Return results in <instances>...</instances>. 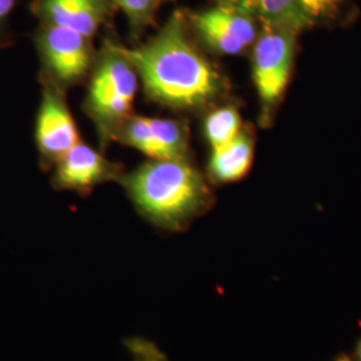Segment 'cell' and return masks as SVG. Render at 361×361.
I'll use <instances>...</instances> for the list:
<instances>
[{
    "label": "cell",
    "instance_id": "obj_11",
    "mask_svg": "<svg viewBox=\"0 0 361 361\" xmlns=\"http://www.w3.org/2000/svg\"><path fill=\"white\" fill-rule=\"evenodd\" d=\"M224 4H231L241 8L252 16H256L261 23L285 25L301 30L308 26L300 13L297 0H219Z\"/></svg>",
    "mask_w": 361,
    "mask_h": 361
},
{
    "label": "cell",
    "instance_id": "obj_14",
    "mask_svg": "<svg viewBox=\"0 0 361 361\" xmlns=\"http://www.w3.org/2000/svg\"><path fill=\"white\" fill-rule=\"evenodd\" d=\"M341 0H297L300 13L310 25L335 10Z\"/></svg>",
    "mask_w": 361,
    "mask_h": 361
},
{
    "label": "cell",
    "instance_id": "obj_8",
    "mask_svg": "<svg viewBox=\"0 0 361 361\" xmlns=\"http://www.w3.org/2000/svg\"><path fill=\"white\" fill-rule=\"evenodd\" d=\"M118 174V165L90 146L79 142L56 162L52 183L61 190L89 193L92 188L116 178Z\"/></svg>",
    "mask_w": 361,
    "mask_h": 361
},
{
    "label": "cell",
    "instance_id": "obj_13",
    "mask_svg": "<svg viewBox=\"0 0 361 361\" xmlns=\"http://www.w3.org/2000/svg\"><path fill=\"white\" fill-rule=\"evenodd\" d=\"M129 19L134 32H141L146 27L154 23V15L159 0H111Z\"/></svg>",
    "mask_w": 361,
    "mask_h": 361
},
{
    "label": "cell",
    "instance_id": "obj_5",
    "mask_svg": "<svg viewBox=\"0 0 361 361\" xmlns=\"http://www.w3.org/2000/svg\"><path fill=\"white\" fill-rule=\"evenodd\" d=\"M37 47L46 67L44 74L62 89L87 77L94 62L91 39L63 27L43 25Z\"/></svg>",
    "mask_w": 361,
    "mask_h": 361
},
{
    "label": "cell",
    "instance_id": "obj_16",
    "mask_svg": "<svg viewBox=\"0 0 361 361\" xmlns=\"http://www.w3.org/2000/svg\"><path fill=\"white\" fill-rule=\"evenodd\" d=\"M357 355H359V357L361 359V343L359 344V348H357Z\"/></svg>",
    "mask_w": 361,
    "mask_h": 361
},
{
    "label": "cell",
    "instance_id": "obj_6",
    "mask_svg": "<svg viewBox=\"0 0 361 361\" xmlns=\"http://www.w3.org/2000/svg\"><path fill=\"white\" fill-rule=\"evenodd\" d=\"M42 102L37 116L35 138L40 158L51 165L79 143L75 121L66 104L63 89L47 74L42 75Z\"/></svg>",
    "mask_w": 361,
    "mask_h": 361
},
{
    "label": "cell",
    "instance_id": "obj_12",
    "mask_svg": "<svg viewBox=\"0 0 361 361\" xmlns=\"http://www.w3.org/2000/svg\"><path fill=\"white\" fill-rule=\"evenodd\" d=\"M204 130L212 150L219 149L233 141L241 133V116L233 106H222L207 114Z\"/></svg>",
    "mask_w": 361,
    "mask_h": 361
},
{
    "label": "cell",
    "instance_id": "obj_7",
    "mask_svg": "<svg viewBox=\"0 0 361 361\" xmlns=\"http://www.w3.org/2000/svg\"><path fill=\"white\" fill-rule=\"evenodd\" d=\"M197 37L213 51L235 55L257 39V28L250 13L231 4L219 3L207 11L189 15Z\"/></svg>",
    "mask_w": 361,
    "mask_h": 361
},
{
    "label": "cell",
    "instance_id": "obj_2",
    "mask_svg": "<svg viewBox=\"0 0 361 361\" xmlns=\"http://www.w3.org/2000/svg\"><path fill=\"white\" fill-rule=\"evenodd\" d=\"M121 183L143 219L165 232H182L204 214L213 194L188 159H152Z\"/></svg>",
    "mask_w": 361,
    "mask_h": 361
},
{
    "label": "cell",
    "instance_id": "obj_4",
    "mask_svg": "<svg viewBox=\"0 0 361 361\" xmlns=\"http://www.w3.org/2000/svg\"><path fill=\"white\" fill-rule=\"evenodd\" d=\"M298 30L285 25L262 23L253 49L252 70L262 121H268L288 86Z\"/></svg>",
    "mask_w": 361,
    "mask_h": 361
},
{
    "label": "cell",
    "instance_id": "obj_9",
    "mask_svg": "<svg viewBox=\"0 0 361 361\" xmlns=\"http://www.w3.org/2000/svg\"><path fill=\"white\" fill-rule=\"evenodd\" d=\"M32 10L43 25L68 28L89 39L107 13L106 0H35Z\"/></svg>",
    "mask_w": 361,
    "mask_h": 361
},
{
    "label": "cell",
    "instance_id": "obj_17",
    "mask_svg": "<svg viewBox=\"0 0 361 361\" xmlns=\"http://www.w3.org/2000/svg\"><path fill=\"white\" fill-rule=\"evenodd\" d=\"M159 1H165V0H159Z\"/></svg>",
    "mask_w": 361,
    "mask_h": 361
},
{
    "label": "cell",
    "instance_id": "obj_3",
    "mask_svg": "<svg viewBox=\"0 0 361 361\" xmlns=\"http://www.w3.org/2000/svg\"><path fill=\"white\" fill-rule=\"evenodd\" d=\"M137 87V71L116 50V43L107 40L94 67L85 104L104 141L111 140L116 128L131 116Z\"/></svg>",
    "mask_w": 361,
    "mask_h": 361
},
{
    "label": "cell",
    "instance_id": "obj_10",
    "mask_svg": "<svg viewBox=\"0 0 361 361\" xmlns=\"http://www.w3.org/2000/svg\"><path fill=\"white\" fill-rule=\"evenodd\" d=\"M255 142L250 133H241L225 146L212 150L209 162L210 178L219 183H228L245 177L253 162Z\"/></svg>",
    "mask_w": 361,
    "mask_h": 361
},
{
    "label": "cell",
    "instance_id": "obj_1",
    "mask_svg": "<svg viewBox=\"0 0 361 361\" xmlns=\"http://www.w3.org/2000/svg\"><path fill=\"white\" fill-rule=\"evenodd\" d=\"M141 78L146 95L174 110H200L226 90L217 68L194 46L186 19L174 13L161 31L140 47L116 44Z\"/></svg>",
    "mask_w": 361,
    "mask_h": 361
},
{
    "label": "cell",
    "instance_id": "obj_15",
    "mask_svg": "<svg viewBox=\"0 0 361 361\" xmlns=\"http://www.w3.org/2000/svg\"><path fill=\"white\" fill-rule=\"evenodd\" d=\"M15 3L16 0H0V27L3 26V23L13 11Z\"/></svg>",
    "mask_w": 361,
    "mask_h": 361
}]
</instances>
